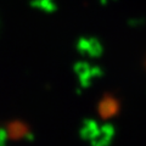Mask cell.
Masks as SVG:
<instances>
[{"mask_svg":"<svg viewBox=\"0 0 146 146\" xmlns=\"http://www.w3.org/2000/svg\"><path fill=\"white\" fill-rule=\"evenodd\" d=\"M117 110H118V104L113 98L104 99L99 105V112L104 118H108L116 115Z\"/></svg>","mask_w":146,"mask_h":146,"instance_id":"6da1fadb","label":"cell"},{"mask_svg":"<svg viewBox=\"0 0 146 146\" xmlns=\"http://www.w3.org/2000/svg\"><path fill=\"white\" fill-rule=\"evenodd\" d=\"M26 131H27L26 125L21 124L20 122L15 123V124H11L10 129H9V133H10V136H12V138H18V136H23Z\"/></svg>","mask_w":146,"mask_h":146,"instance_id":"7a4b0ae2","label":"cell"}]
</instances>
